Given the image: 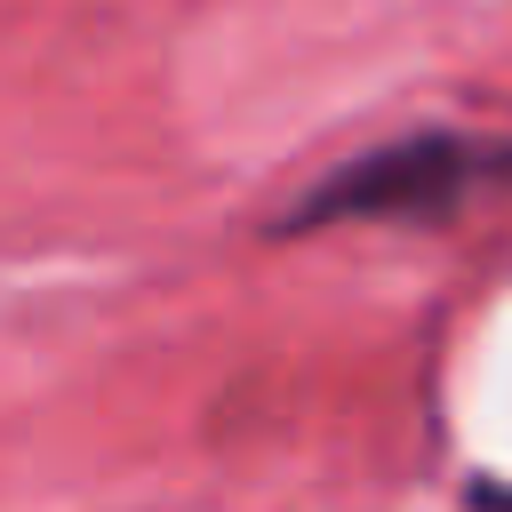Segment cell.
Masks as SVG:
<instances>
[{"mask_svg":"<svg viewBox=\"0 0 512 512\" xmlns=\"http://www.w3.org/2000/svg\"><path fill=\"white\" fill-rule=\"evenodd\" d=\"M488 200H512V136L424 120L320 168L272 216V232L288 240V232H336V224H448Z\"/></svg>","mask_w":512,"mask_h":512,"instance_id":"6da1fadb","label":"cell"}]
</instances>
